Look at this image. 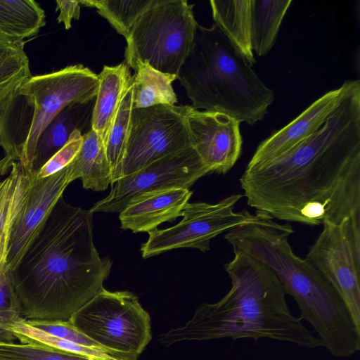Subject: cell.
Returning <instances> with one entry per match:
<instances>
[{"label": "cell", "mask_w": 360, "mask_h": 360, "mask_svg": "<svg viewBox=\"0 0 360 360\" xmlns=\"http://www.w3.org/2000/svg\"><path fill=\"white\" fill-rule=\"evenodd\" d=\"M247 202L279 220L340 224L360 214V81L349 80L323 125L239 179Z\"/></svg>", "instance_id": "6da1fadb"}, {"label": "cell", "mask_w": 360, "mask_h": 360, "mask_svg": "<svg viewBox=\"0 0 360 360\" xmlns=\"http://www.w3.org/2000/svg\"><path fill=\"white\" fill-rule=\"evenodd\" d=\"M92 214L58 200L11 271L22 319L69 321L105 289L112 262L94 245Z\"/></svg>", "instance_id": "7a4b0ae2"}, {"label": "cell", "mask_w": 360, "mask_h": 360, "mask_svg": "<svg viewBox=\"0 0 360 360\" xmlns=\"http://www.w3.org/2000/svg\"><path fill=\"white\" fill-rule=\"evenodd\" d=\"M224 265L231 287L215 303L198 305L184 326L158 336L169 347L186 341L224 338H270L307 348L323 346L301 319L291 314L286 292L274 272L260 261L239 251Z\"/></svg>", "instance_id": "3957f363"}, {"label": "cell", "mask_w": 360, "mask_h": 360, "mask_svg": "<svg viewBox=\"0 0 360 360\" xmlns=\"http://www.w3.org/2000/svg\"><path fill=\"white\" fill-rule=\"evenodd\" d=\"M255 214L252 221L225 235L233 251L260 261L274 272L286 294L296 301L300 319L311 325L333 356L354 354L360 349V327L330 283L293 252L288 240L293 233L290 224L277 223L257 211Z\"/></svg>", "instance_id": "277c9868"}, {"label": "cell", "mask_w": 360, "mask_h": 360, "mask_svg": "<svg viewBox=\"0 0 360 360\" xmlns=\"http://www.w3.org/2000/svg\"><path fill=\"white\" fill-rule=\"evenodd\" d=\"M177 79L193 108L224 113L250 126L265 117L274 100V91L214 24L198 25Z\"/></svg>", "instance_id": "5b68a950"}, {"label": "cell", "mask_w": 360, "mask_h": 360, "mask_svg": "<svg viewBox=\"0 0 360 360\" xmlns=\"http://www.w3.org/2000/svg\"><path fill=\"white\" fill-rule=\"evenodd\" d=\"M193 8L186 0H165L144 13L126 39L128 66L139 59L178 76L194 45L198 23Z\"/></svg>", "instance_id": "8992f818"}, {"label": "cell", "mask_w": 360, "mask_h": 360, "mask_svg": "<svg viewBox=\"0 0 360 360\" xmlns=\"http://www.w3.org/2000/svg\"><path fill=\"white\" fill-rule=\"evenodd\" d=\"M70 321L118 360H137L152 338L150 316L129 291L104 289Z\"/></svg>", "instance_id": "52a82bcc"}, {"label": "cell", "mask_w": 360, "mask_h": 360, "mask_svg": "<svg viewBox=\"0 0 360 360\" xmlns=\"http://www.w3.org/2000/svg\"><path fill=\"white\" fill-rule=\"evenodd\" d=\"M98 75L82 64L66 66L29 78L18 96L30 108V120L18 162L32 175V166L37 140L51 121L67 106L96 98Z\"/></svg>", "instance_id": "ba28073f"}, {"label": "cell", "mask_w": 360, "mask_h": 360, "mask_svg": "<svg viewBox=\"0 0 360 360\" xmlns=\"http://www.w3.org/2000/svg\"><path fill=\"white\" fill-rule=\"evenodd\" d=\"M241 197L233 193L215 204L188 202L181 212L180 222L148 233V240L141 246L142 257L148 258L180 248H196L203 252L209 250L213 238L255 219L256 214L246 210L233 211Z\"/></svg>", "instance_id": "9c48e42d"}, {"label": "cell", "mask_w": 360, "mask_h": 360, "mask_svg": "<svg viewBox=\"0 0 360 360\" xmlns=\"http://www.w3.org/2000/svg\"><path fill=\"white\" fill-rule=\"evenodd\" d=\"M186 105L133 108L120 179L191 146Z\"/></svg>", "instance_id": "30bf717a"}, {"label": "cell", "mask_w": 360, "mask_h": 360, "mask_svg": "<svg viewBox=\"0 0 360 360\" xmlns=\"http://www.w3.org/2000/svg\"><path fill=\"white\" fill-rule=\"evenodd\" d=\"M210 172L190 146L111 184L110 193L95 203L90 212H120L137 195L172 188H188Z\"/></svg>", "instance_id": "8fae6325"}, {"label": "cell", "mask_w": 360, "mask_h": 360, "mask_svg": "<svg viewBox=\"0 0 360 360\" xmlns=\"http://www.w3.org/2000/svg\"><path fill=\"white\" fill-rule=\"evenodd\" d=\"M347 219L340 224L324 222L305 259L338 292L360 327V262L356 260L348 239Z\"/></svg>", "instance_id": "7c38bea8"}, {"label": "cell", "mask_w": 360, "mask_h": 360, "mask_svg": "<svg viewBox=\"0 0 360 360\" xmlns=\"http://www.w3.org/2000/svg\"><path fill=\"white\" fill-rule=\"evenodd\" d=\"M191 146L211 172L225 174L239 158L243 145L240 122L224 113L186 105Z\"/></svg>", "instance_id": "4fadbf2b"}, {"label": "cell", "mask_w": 360, "mask_h": 360, "mask_svg": "<svg viewBox=\"0 0 360 360\" xmlns=\"http://www.w3.org/2000/svg\"><path fill=\"white\" fill-rule=\"evenodd\" d=\"M70 183L69 165L46 178L36 179L33 176L10 238L7 264L11 271L39 234Z\"/></svg>", "instance_id": "5bb4252c"}, {"label": "cell", "mask_w": 360, "mask_h": 360, "mask_svg": "<svg viewBox=\"0 0 360 360\" xmlns=\"http://www.w3.org/2000/svg\"><path fill=\"white\" fill-rule=\"evenodd\" d=\"M349 81L345 80L339 88L324 94L292 122L262 141L247 167L263 164L280 157L317 131L342 99L348 89Z\"/></svg>", "instance_id": "9a60e30c"}, {"label": "cell", "mask_w": 360, "mask_h": 360, "mask_svg": "<svg viewBox=\"0 0 360 360\" xmlns=\"http://www.w3.org/2000/svg\"><path fill=\"white\" fill-rule=\"evenodd\" d=\"M191 195L188 188H172L137 195L120 212L121 226L134 233H149L181 217Z\"/></svg>", "instance_id": "2e32d148"}, {"label": "cell", "mask_w": 360, "mask_h": 360, "mask_svg": "<svg viewBox=\"0 0 360 360\" xmlns=\"http://www.w3.org/2000/svg\"><path fill=\"white\" fill-rule=\"evenodd\" d=\"M95 98L86 103L69 105L41 134L34 153L32 166L33 176L65 146L74 131L79 130L82 134L84 129L87 131L91 129V116Z\"/></svg>", "instance_id": "e0dca14e"}, {"label": "cell", "mask_w": 360, "mask_h": 360, "mask_svg": "<svg viewBox=\"0 0 360 360\" xmlns=\"http://www.w3.org/2000/svg\"><path fill=\"white\" fill-rule=\"evenodd\" d=\"M98 87L91 116V129L106 141L123 94L131 81L128 65H104L98 75Z\"/></svg>", "instance_id": "ac0fdd59"}, {"label": "cell", "mask_w": 360, "mask_h": 360, "mask_svg": "<svg viewBox=\"0 0 360 360\" xmlns=\"http://www.w3.org/2000/svg\"><path fill=\"white\" fill-rule=\"evenodd\" d=\"M31 77L24 41L0 30V119L10 110L20 87Z\"/></svg>", "instance_id": "d6986e66"}, {"label": "cell", "mask_w": 360, "mask_h": 360, "mask_svg": "<svg viewBox=\"0 0 360 360\" xmlns=\"http://www.w3.org/2000/svg\"><path fill=\"white\" fill-rule=\"evenodd\" d=\"M210 4L214 24L252 66L256 60L251 47V0H211Z\"/></svg>", "instance_id": "ffe728a7"}, {"label": "cell", "mask_w": 360, "mask_h": 360, "mask_svg": "<svg viewBox=\"0 0 360 360\" xmlns=\"http://www.w3.org/2000/svg\"><path fill=\"white\" fill-rule=\"evenodd\" d=\"M69 167L71 182L79 179L86 189L102 191L111 184L104 143L92 129L83 134L82 148Z\"/></svg>", "instance_id": "44dd1931"}, {"label": "cell", "mask_w": 360, "mask_h": 360, "mask_svg": "<svg viewBox=\"0 0 360 360\" xmlns=\"http://www.w3.org/2000/svg\"><path fill=\"white\" fill-rule=\"evenodd\" d=\"M33 176L20 162L13 163L9 174L0 182V260L7 262L13 225L25 200Z\"/></svg>", "instance_id": "7402d4cb"}, {"label": "cell", "mask_w": 360, "mask_h": 360, "mask_svg": "<svg viewBox=\"0 0 360 360\" xmlns=\"http://www.w3.org/2000/svg\"><path fill=\"white\" fill-rule=\"evenodd\" d=\"M129 67L134 70L131 77L134 108L174 105L178 102L172 86L177 76L164 73L139 59L134 60Z\"/></svg>", "instance_id": "603a6c76"}, {"label": "cell", "mask_w": 360, "mask_h": 360, "mask_svg": "<svg viewBox=\"0 0 360 360\" xmlns=\"http://www.w3.org/2000/svg\"><path fill=\"white\" fill-rule=\"evenodd\" d=\"M291 0H251L250 38L252 51L266 56L274 45Z\"/></svg>", "instance_id": "cb8c5ba5"}, {"label": "cell", "mask_w": 360, "mask_h": 360, "mask_svg": "<svg viewBox=\"0 0 360 360\" xmlns=\"http://www.w3.org/2000/svg\"><path fill=\"white\" fill-rule=\"evenodd\" d=\"M46 25L44 9L34 0H0V30L20 41L37 35Z\"/></svg>", "instance_id": "d4e9b609"}, {"label": "cell", "mask_w": 360, "mask_h": 360, "mask_svg": "<svg viewBox=\"0 0 360 360\" xmlns=\"http://www.w3.org/2000/svg\"><path fill=\"white\" fill-rule=\"evenodd\" d=\"M0 328L9 332L20 343L41 346L52 350L92 359L117 360L110 354L100 349L58 338L32 326L22 317L7 323L0 324Z\"/></svg>", "instance_id": "484cf974"}, {"label": "cell", "mask_w": 360, "mask_h": 360, "mask_svg": "<svg viewBox=\"0 0 360 360\" xmlns=\"http://www.w3.org/2000/svg\"><path fill=\"white\" fill-rule=\"evenodd\" d=\"M133 108V85L131 79L105 143L106 155L111 169V184L120 179L130 133Z\"/></svg>", "instance_id": "4316f807"}, {"label": "cell", "mask_w": 360, "mask_h": 360, "mask_svg": "<svg viewBox=\"0 0 360 360\" xmlns=\"http://www.w3.org/2000/svg\"><path fill=\"white\" fill-rule=\"evenodd\" d=\"M165 0H84L81 5L95 8L98 13L112 25L125 40L139 19L147 11Z\"/></svg>", "instance_id": "83f0119b"}, {"label": "cell", "mask_w": 360, "mask_h": 360, "mask_svg": "<svg viewBox=\"0 0 360 360\" xmlns=\"http://www.w3.org/2000/svg\"><path fill=\"white\" fill-rule=\"evenodd\" d=\"M20 316L11 274L7 262L0 260V324L13 321Z\"/></svg>", "instance_id": "f1b7e54d"}, {"label": "cell", "mask_w": 360, "mask_h": 360, "mask_svg": "<svg viewBox=\"0 0 360 360\" xmlns=\"http://www.w3.org/2000/svg\"><path fill=\"white\" fill-rule=\"evenodd\" d=\"M25 321L30 326L46 331L54 336L79 344L81 345L100 349L112 356L105 348L94 341L91 340L89 338L86 336L77 328H76L70 320L65 321L58 320L53 321L25 319Z\"/></svg>", "instance_id": "f546056e"}, {"label": "cell", "mask_w": 360, "mask_h": 360, "mask_svg": "<svg viewBox=\"0 0 360 360\" xmlns=\"http://www.w3.org/2000/svg\"><path fill=\"white\" fill-rule=\"evenodd\" d=\"M83 143V134L75 130L65 146L54 154L34 175L36 179L46 178L67 167L77 156Z\"/></svg>", "instance_id": "4dcf8cb0"}, {"label": "cell", "mask_w": 360, "mask_h": 360, "mask_svg": "<svg viewBox=\"0 0 360 360\" xmlns=\"http://www.w3.org/2000/svg\"><path fill=\"white\" fill-rule=\"evenodd\" d=\"M56 11H58L57 21L63 23L65 30L72 27V20H78L80 16V1H56Z\"/></svg>", "instance_id": "1f68e13d"}, {"label": "cell", "mask_w": 360, "mask_h": 360, "mask_svg": "<svg viewBox=\"0 0 360 360\" xmlns=\"http://www.w3.org/2000/svg\"><path fill=\"white\" fill-rule=\"evenodd\" d=\"M0 174H1V166H0Z\"/></svg>", "instance_id": "d6a6232c"}]
</instances>
